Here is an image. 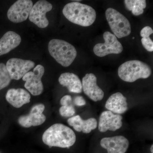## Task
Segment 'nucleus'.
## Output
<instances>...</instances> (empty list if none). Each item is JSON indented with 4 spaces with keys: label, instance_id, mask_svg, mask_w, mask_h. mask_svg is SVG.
Segmentation results:
<instances>
[{
    "label": "nucleus",
    "instance_id": "7",
    "mask_svg": "<svg viewBox=\"0 0 153 153\" xmlns=\"http://www.w3.org/2000/svg\"><path fill=\"white\" fill-rule=\"evenodd\" d=\"M45 68L41 65H38L33 71H29L22 77L25 81V87L33 96H38L43 93L44 88L42 82V76Z\"/></svg>",
    "mask_w": 153,
    "mask_h": 153
},
{
    "label": "nucleus",
    "instance_id": "8",
    "mask_svg": "<svg viewBox=\"0 0 153 153\" xmlns=\"http://www.w3.org/2000/svg\"><path fill=\"white\" fill-rule=\"evenodd\" d=\"M51 3L45 0H40L35 3L30 11L29 19L30 21L40 28L48 27L49 22L46 14L52 10Z\"/></svg>",
    "mask_w": 153,
    "mask_h": 153
},
{
    "label": "nucleus",
    "instance_id": "2",
    "mask_svg": "<svg viewBox=\"0 0 153 153\" xmlns=\"http://www.w3.org/2000/svg\"><path fill=\"white\" fill-rule=\"evenodd\" d=\"M63 13L69 22L82 27H89L96 19V12L94 9L78 2H72L66 4L63 8Z\"/></svg>",
    "mask_w": 153,
    "mask_h": 153
},
{
    "label": "nucleus",
    "instance_id": "3",
    "mask_svg": "<svg viewBox=\"0 0 153 153\" xmlns=\"http://www.w3.org/2000/svg\"><path fill=\"white\" fill-rule=\"evenodd\" d=\"M48 50L51 56L63 67L70 66L77 55L73 45L60 39H52L49 41Z\"/></svg>",
    "mask_w": 153,
    "mask_h": 153
},
{
    "label": "nucleus",
    "instance_id": "9",
    "mask_svg": "<svg viewBox=\"0 0 153 153\" xmlns=\"http://www.w3.org/2000/svg\"><path fill=\"white\" fill-rule=\"evenodd\" d=\"M33 5L31 0H18L8 10L7 15L9 20L15 23L25 22L29 16Z\"/></svg>",
    "mask_w": 153,
    "mask_h": 153
},
{
    "label": "nucleus",
    "instance_id": "28",
    "mask_svg": "<svg viewBox=\"0 0 153 153\" xmlns=\"http://www.w3.org/2000/svg\"><path fill=\"white\" fill-rule=\"evenodd\" d=\"M132 39H134V37H133Z\"/></svg>",
    "mask_w": 153,
    "mask_h": 153
},
{
    "label": "nucleus",
    "instance_id": "12",
    "mask_svg": "<svg viewBox=\"0 0 153 153\" xmlns=\"http://www.w3.org/2000/svg\"><path fill=\"white\" fill-rule=\"evenodd\" d=\"M96 76L92 73L86 74L82 79V89L85 95L94 102L100 101L104 93L97 83Z\"/></svg>",
    "mask_w": 153,
    "mask_h": 153
},
{
    "label": "nucleus",
    "instance_id": "21",
    "mask_svg": "<svg viewBox=\"0 0 153 153\" xmlns=\"http://www.w3.org/2000/svg\"><path fill=\"white\" fill-rule=\"evenodd\" d=\"M11 80L6 65L0 63V90L8 86Z\"/></svg>",
    "mask_w": 153,
    "mask_h": 153
},
{
    "label": "nucleus",
    "instance_id": "10",
    "mask_svg": "<svg viewBox=\"0 0 153 153\" xmlns=\"http://www.w3.org/2000/svg\"><path fill=\"white\" fill-rule=\"evenodd\" d=\"M6 66L11 79L19 80L35 67V63L32 60L12 58L8 60Z\"/></svg>",
    "mask_w": 153,
    "mask_h": 153
},
{
    "label": "nucleus",
    "instance_id": "24",
    "mask_svg": "<svg viewBox=\"0 0 153 153\" xmlns=\"http://www.w3.org/2000/svg\"><path fill=\"white\" fill-rule=\"evenodd\" d=\"M153 33V30L151 27L146 26L143 28L140 32V36L142 38L149 37Z\"/></svg>",
    "mask_w": 153,
    "mask_h": 153
},
{
    "label": "nucleus",
    "instance_id": "17",
    "mask_svg": "<svg viewBox=\"0 0 153 153\" xmlns=\"http://www.w3.org/2000/svg\"><path fill=\"white\" fill-rule=\"evenodd\" d=\"M67 122L77 132L88 134L97 127V123L96 119L90 118L84 120L79 115H76L68 119Z\"/></svg>",
    "mask_w": 153,
    "mask_h": 153
},
{
    "label": "nucleus",
    "instance_id": "5",
    "mask_svg": "<svg viewBox=\"0 0 153 153\" xmlns=\"http://www.w3.org/2000/svg\"><path fill=\"white\" fill-rule=\"evenodd\" d=\"M105 17L114 35L121 38L129 36L131 33V27L128 20L118 11L112 8L105 11Z\"/></svg>",
    "mask_w": 153,
    "mask_h": 153
},
{
    "label": "nucleus",
    "instance_id": "20",
    "mask_svg": "<svg viewBox=\"0 0 153 153\" xmlns=\"http://www.w3.org/2000/svg\"><path fill=\"white\" fill-rule=\"evenodd\" d=\"M126 7L129 11H131L133 15L138 16L144 13V10L146 7L145 0H125Z\"/></svg>",
    "mask_w": 153,
    "mask_h": 153
},
{
    "label": "nucleus",
    "instance_id": "4",
    "mask_svg": "<svg viewBox=\"0 0 153 153\" xmlns=\"http://www.w3.org/2000/svg\"><path fill=\"white\" fill-rule=\"evenodd\" d=\"M152 74V69L148 64L138 60H132L123 63L119 67L118 74L127 82H132L140 78L146 79Z\"/></svg>",
    "mask_w": 153,
    "mask_h": 153
},
{
    "label": "nucleus",
    "instance_id": "13",
    "mask_svg": "<svg viewBox=\"0 0 153 153\" xmlns=\"http://www.w3.org/2000/svg\"><path fill=\"white\" fill-rule=\"evenodd\" d=\"M123 117L120 114H114L110 111H105L100 114L98 129L101 132L108 130L114 131L121 128L123 125Z\"/></svg>",
    "mask_w": 153,
    "mask_h": 153
},
{
    "label": "nucleus",
    "instance_id": "11",
    "mask_svg": "<svg viewBox=\"0 0 153 153\" xmlns=\"http://www.w3.org/2000/svg\"><path fill=\"white\" fill-rule=\"evenodd\" d=\"M45 108V105L43 104L34 105L30 110L29 114L21 116L19 118L18 123L25 128H30L42 125L46 120V116L43 113Z\"/></svg>",
    "mask_w": 153,
    "mask_h": 153
},
{
    "label": "nucleus",
    "instance_id": "27",
    "mask_svg": "<svg viewBox=\"0 0 153 153\" xmlns=\"http://www.w3.org/2000/svg\"><path fill=\"white\" fill-rule=\"evenodd\" d=\"M150 150H151V152H152V153H153V145H152V146H151Z\"/></svg>",
    "mask_w": 153,
    "mask_h": 153
},
{
    "label": "nucleus",
    "instance_id": "22",
    "mask_svg": "<svg viewBox=\"0 0 153 153\" xmlns=\"http://www.w3.org/2000/svg\"><path fill=\"white\" fill-rule=\"evenodd\" d=\"M59 113L63 117H71L75 114V110L72 105H63L59 109Z\"/></svg>",
    "mask_w": 153,
    "mask_h": 153
},
{
    "label": "nucleus",
    "instance_id": "16",
    "mask_svg": "<svg viewBox=\"0 0 153 153\" xmlns=\"http://www.w3.org/2000/svg\"><path fill=\"white\" fill-rule=\"evenodd\" d=\"M105 107L111 112L122 114L128 109L127 98L120 92L114 94L107 100Z\"/></svg>",
    "mask_w": 153,
    "mask_h": 153
},
{
    "label": "nucleus",
    "instance_id": "14",
    "mask_svg": "<svg viewBox=\"0 0 153 153\" xmlns=\"http://www.w3.org/2000/svg\"><path fill=\"white\" fill-rule=\"evenodd\" d=\"M102 147L107 151L108 153H125L129 143L128 140L123 136L105 137L100 142Z\"/></svg>",
    "mask_w": 153,
    "mask_h": 153
},
{
    "label": "nucleus",
    "instance_id": "26",
    "mask_svg": "<svg viewBox=\"0 0 153 153\" xmlns=\"http://www.w3.org/2000/svg\"><path fill=\"white\" fill-rule=\"evenodd\" d=\"M73 102L77 106H82L86 104V101L83 97L81 96H77L75 97L73 100Z\"/></svg>",
    "mask_w": 153,
    "mask_h": 153
},
{
    "label": "nucleus",
    "instance_id": "15",
    "mask_svg": "<svg viewBox=\"0 0 153 153\" xmlns=\"http://www.w3.org/2000/svg\"><path fill=\"white\" fill-rule=\"evenodd\" d=\"M30 93L24 88H12L9 89L6 94V99L12 106L20 108L30 102Z\"/></svg>",
    "mask_w": 153,
    "mask_h": 153
},
{
    "label": "nucleus",
    "instance_id": "19",
    "mask_svg": "<svg viewBox=\"0 0 153 153\" xmlns=\"http://www.w3.org/2000/svg\"><path fill=\"white\" fill-rule=\"evenodd\" d=\"M58 81L60 85L67 88L70 92L74 93L82 92V82L79 77L74 73H63L60 75Z\"/></svg>",
    "mask_w": 153,
    "mask_h": 153
},
{
    "label": "nucleus",
    "instance_id": "18",
    "mask_svg": "<svg viewBox=\"0 0 153 153\" xmlns=\"http://www.w3.org/2000/svg\"><path fill=\"white\" fill-rule=\"evenodd\" d=\"M22 38L13 31L7 32L0 39V56L7 54L21 44Z\"/></svg>",
    "mask_w": 153,
    "mask_h": 153
},
{
    "label": "nucleus",
    "instance_id": "6",
    "mask_svg": "<svg viewBox=\"0 0 153 153\" xmlns=\"http://www.w3.org/2000/svg\"><path fill=\"white\" fill-rule=\"evenodd\" d=\"M104 43H99L94 47L93 51L97 56L103 57L109 54H120L123 51L122 45L114 34L109 32L103 34Z\"/></svg>",
    "mask_w": 153,
    "mask_h": 153
},
{
    "label": "nucleus",
    "instance_id": "25",
    "mask_svg": "<svg viewBox=\"0 0 153 153\" xmlns=\"http://www.w3.org/2000/svg\"><path fill=\"white\" fill-rule=\"evenodd\" d=\"M60 103L62 106L71 105L72 104V99L71 97L69 95L64 96L60 100Z\"/></svg>",
    "mask_w": 153,
    "mask_h": 153
},
{
    "label": "nucleus",
    "instance_id": "23",
    "mask_svg": "<svg viewBox=\"0 0 153 153\" xmlns=\"http://www.w3.org/2000/svg\"><path fill=\"white\" fill-rule=\"evenodd\" d=\"M142 44L146 50L150 52L153 51V42L150 37L143 38L141 39Z\"/></svg>",
    "mask_w": 153,
    "mask_h": 153
},
{
    "label": "nucleus",
    "instance_id": "1",
    "mask_svg": "<svg viewBox=\"0 0 153 153\" xmlns=\"http://www.w3.org/2000/svg\"><path fill=\"white\" fill-rule=\"evenodd\" d=\"M42 140L49 147L69 148L75 143L76 136L70 128L63 124L56 123L44 132Z\"/></svg>",
    "mask_w": 153,
    "mask_h": 153
}]
</instances>
